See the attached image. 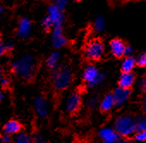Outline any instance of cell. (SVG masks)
I'll use <instances>...</instances> for the list:
<instances>
[{"label": "cell", "mask_w": 146, "mask_h": 143, "mask_svg": "<svg viewBox=\"0 0 146 143\" xmlns=\"http://www.w3.org/2000/svg\"><path fill=\"white\" fill-rule=\"evenodd\" d=\"M11 70L17 76L30 80L34 78L36 70L35 59L32 55H23L11 64Z\"/></svg>", "instance_id": "6da1fadb"}, {"label": "cell", "mask_w": 146, "mask_h": 143, "mask_svg": "<svg viewBox=\"0 0 146 143\" xmlns=\"http://www.w3.org/2000/svg\"><path fill=\"white\" fill-rule=\"evenodd\" d=\"M114 130L120 137L126 140H132L136 131V118L131 114H124L118 116L113 124Z\"/></svg>", "instance_id": "7a4b0ae2"}, {"label": "cell", "mask_w": 146, "mask_h": 143, "mask_svg": "<svg viewBox=\"0 0 146 143\" xmlns=\"http://www.w3.org/2000/svg\"><path fill=\"white\" fill-rule=\"evenodd\" d=\"M73 74L70 68L67 65H60L53 68L52 72V81L57 91H64L71 84Z\"/></svg>", "instance_id": "3957f363"}, {"label": "cell", "mask_w": 146, "mask_h": 143, "mask_svg": "<svg viewBox=\"0 0 146 143\" xmlns=\"http://www.w3.org/2000/svg\"><path fill=\"white\" fill-rule=\"evenodd\" d=\"M105 74L101 73L95 65H88L83 73V80L88 88L93 89L102 84L105 80Z\"/></svg>", "instance_id": "277c9868"}, {"label": "cell", "mask_w": 146, "mask_h": 143, "mask_svg": "<svg viewBox=\"0 0 146 143\" xmlns=\"http://www.w3.org/2000/svg\"><path fill=\"white\" fill-rule=\"evenodd\" d=\"M105 53V46L100 40H92L87 43L84 48L85 57L92 61H96L102 58Z\"/></svg>", "instance_id": "5b68a950"}, {"label": "cell", "mask_w": 146, "mask_h": 143, "mask_svg": "<svg viewBox=\"0 0 146 143\" xmlns=\"http://www.w3.org/2000/svg\"><path fill=\"white\" fill-rule=\"evenodd\" d=\"M83 99L79 92H72L67 98L65 103V110L70 114L74 115L78 113L82 106Z\"/></svg>", "instance_id": "8992f818"}, {"label": "cell", "mask_w": 146, "mask_h": 143, "mask_svg": "<svg viewBox=\"0 0 146 143\" xmlns=\"http://www.w3.org/2000/svg\"><path fill=\"white\" fill-rule=\"evenodd\" d=\"M34 107L35 113L39 117L45 118L48 116L50 111V104L45 97L41 95L36 96L35 98Z\"/></svg>", "instance_id": "52a82bcc"}, {"label": "cell", "mask_w": 146, "mask_h": 143, "mask_svg": "<svg viewBox=\"0 0 146 143\" xmlns=\"http://www.w3.org/2000/svg\"><path fill=\"white\" fill-rule=\"evenodd\" d=\"M48 17L52 23L53 28L62 27L63 23H64V18L63 11L60 10L54 4L51 5L48 8Z\"/></svg>", "instance_id": "ba28073f"}, {"label": "cell", "mask_w": 146, "mask_h": 143, "mask_svg": "<svg viewBox=\"0 0 146 143\" xmlns=\"http://www.w3.org/2000/svg\"><path fill=\"white\" fill-rule=\"evenodd\" d=\"M131 90L130 89H125L122 87H117L113 92V98L115 101V107H122L125 104V103L129 100L131 97Z\"/></svg>", "instance_id": "9c48e42d"}, {"label": "cell", "mask_w": 146, "mask_h": 143, "mask_svg": "<svg viewBox=\"0 0 146 143\" xmlns=\"http://www.w3.org/2000/svg\"><path fill=\"white\" fill-rule=\"evenodd\" d=\"M98 135L102 143H113L120 138V135L114 130V128H102L99 130Z\"/></svg>", "instance_id": "30bf717a"}, {"label": "cell", "mask_w": 146, "mask_h": 143, "mask_svg": "<svg viewBox=\"0 0 146 143\" xmlns=\"http://www.w3.org/2000/svg\"><path fill=\"white\" fill-rule=\"evenodd\" d=\"M125 47L126 45L125 44V42L118 38L113 39L109 42L110 52L115 58H121L125 56Z\"/></svg>", "instance_id": "8fae6325"}, {"label": "cell", "mask_w": 146, "mask_h": 143, "mask_svg": "<svg viewBox=\"0 0 146 143\" xmlns=\"http://www.w3.org/2000/svg\"><path fill=\"white\" fill-rule=\"evenodd\" d=\"M31 34V22L26 17H22L19 21L17 35L22 39H29Z\"/></svg>", "instance_id": "7c38bea8"}, {"label": "cell", "mask_w": 146, "mask_h": 143, "mask_svg": "<svg viewBox=\"0 0 146 143\" xmlns=\"http://www.w3.org/2000/svg\"><path fill=\"white\" fill-rule=\"evenodd\" d=\"M67 43V39L65 38L62 27L58 28H53L52 31V46L57 48H62L64 47Z\"/></svg>", "instance_id": "4fadbf2b"}, {"label": "cell", "mask_w": 146, "mask_h": 143, "mask_svg": "<svg viewBox=\"0 0 146 143\" xmlns=\"http://www.w3.org/2000/svg\"><path fill=\"white\" fill-rule=\"evenodd\" d=\"M136 81V76L132 72H126V73H122L120 75L118 85L119 87L125 88V89H131Z\"/></svg>", "instance_id": "5bb4252c"}, {"label": "cell", "mask_w": 146, "mask_h": 143, "mask_svg": "<svg viewBox=\"0 0 146 143\" xmlns=\"http://www.w3.org/2000/svg\"><path fill=\"white\" fill-rule=\"evenodd\" d=\"M114 107H115V101L113 92L106 94L100 101L99 109L102 113H108L111 111Z\"/></svg>", "instance_id": "9a60e30c"}, {"label": "cell", "mask_w": 146, "mask_h": 143, "mask_svg": "<svg viewBox=\"0 0 146 143\" xmlns=\"http://www.w3.org/2000/svg\"><path fill=\"white\" fill-rule=\"evenodd\" d=\"M4 133L11 135H16L22 131V124L17 120H10L4 126Z\"/></svg>", "instance_id": "2e32d148"}, {"label": "cell", "mask_w": 146, "mask_h": 143, "mask_svg": "<svg viewBox=\"0 0 146 143\" xmlns=\"http://www.w3.org/2000/svg\"><path fill=\"white\" fill-rule=\"evenodd\" d=\"M136 65V58L133 56H125L121 61L120 67L123 73H126V72H132Z\"/></svg>", "instance_id": "e0dca14e"}, {"label": "cell", "mask_w": 146, "mask_h": 143, "mask_svg": "<svg viewBox=\"0 0 146 143\" xmlns=\"http://www.w3.org/2000/svg\"><path fill=\"white\" fill-rule=\"evenodd\" d=\"M13 143H34V138L27 132H20L16 134Z\"/></svg>", "instance_id": "ac0fdd59"}, {"label": "cell", "mask_w": 146, "mask_h": 143, "mask_svg": "<svg viewBox=\"0 0 146 143\" xmlns=\"http://www.w3.org/2000/svg\"><path fill=\"white\" fill-rule=\"evenodd\" d=\"M93 28L96 32H103L106 29V21L102 16H97L93 22Z\"/></svg>", "instance_id": "d6986e66"}, {"label": "cell", "mask_w": 146, "mask_h": 143, "mask_svg": "<svg viewBox=\"0 0 146 143\" xmlns=\"http://www.w3.org/2000/svg\"><path fill=\"white\" fill-rule=\"evenodd\" d=\"M59 59H60V54L58 52H54L50 54V56L48 57L47 60H46V65L51 68V69H53L55 68L57 65H58V63L59 61Z\"/></svg>", "instance_id": "ffe728a7"}, {"label": "cell", "mask_w": 146, "mask_h": 143, "mask_svg": "<svg viewBox=\"0 0 146 143\" xmlns=\"http://www.w3.org/2000/svg\"><path fill=\"white\" fill-rule=\"evenodd\" d=\"M100 98H99V96L98 95H92L90 96L89 98H88V101H87V107L89 110H96L99 104H100Z\"/></svg>", "instance_id": "44dd1931"}, {"label": "cell", "mask_w": 146, "mask_h": 143, "mask_svg": "<svg viewBox=\"0 0 146 143\" xmlns=\"http://www.w3.org/2000/svg\"><path fill=\"white\" fill-rule=\"evenodd\" d=\"M144 129H146V116L145 115L136 118V131L140 132Z\"/></svg>", "instance_id": "7402d4cb"}, {"label": "cell", "mask_w": 146, "mask_h": 143, "mask_svg": "<svg viewBox=\"0 0 146 143\" xmlns=\"http://www.w3.org/2000/svg\"><path fill=\"white\" fill-rule=\"evenodd\" d=\"M136 63L137 65L139 67H145L146 66V51L142 52L137 55L136 58Z\"/></svg>", "instance_id": "603a6c76"}, {"label": "cell", "mask_w": 146, "mask_h": 143, "mask_svg": "<svg viewBox=\"0 0 146 143\" xmlns=\"http://www.w3.org/2000/svg\"><path fill=\"white\" fill-rule=\"evenodd\" d=\"M132 140L138 141V142H145L146 141V129L135 133V134L132 136Z\"/></svg>", "instance_id": "cb8c5ba5"}, {"label": "cell", "mask_w": 146, "mask_h": 143, "mask_svg": "<svg viewBox=\"0 0 146 143\" xmlns=\"http://www.w3.org/2000/svg\"><path fill=\"white\" fill-rule=\"evenodd\" d=\"M42 25L44 27V29L46 30H49L50 29L53 28V25H52V23L51 21V19L49 18L48 16H46L43 20H42Z\"/></svg>", "instance_id": "d4e9b609"}, {"label": "cell", "mask_w": 146, "mask_h": 143, "mask_svg": "<svg viewBox=\"0 0 146 143\" xmlns=\"http://www.w3.org/2000/svg\"><path fill=\"white\" fill-rule=\"evenodd\" d=\"M68 2H69V0H53V4L55 5H57L62 11H64V9L67 5Z\"/></svg>", "instance_id": "484cf974"}, {"label": "cell", "mask_w": 146, "mask_h": 143, "mask_svg": "<svg viewBox=\"0 0 146 143\" xmlns=\"http://www.w3.org/2000/svg\"><path fill=\"white\" fill-rule=\"evenodd\" d=\"M138 88L142 93H146V78H142L139 80Z\"/></svg>", "instance_id": "4316f807"}, {"label": "cell", "mask_w": 146, "mask_h": 143, "mask_svg": "<svg viewBox=\"0 0 146 143\" xmlns=\"http://www.w3.org/2000/svg\"><path fill=\"white\" fill-rule=\"evenodd\" d=\"M1 140L3 143H11L12 141V135L4 133L3 136L1 137Z\"/></svg>", "instance_id": "83f0119b"}, {"label": "cell", "mask_w": 146, "mask_h": 143, "mask_svg": "<svg viewBox=\"0 0 146 143\" xmlns=\"http://www.w3.org/2000/svg\"><path fill=\"white\" fill-rule=\"evenodd\" d=\"M134 53V49L131 46H126L125 51V56H132Z\"/></svg>", "instance_id": "f1b7e54d"}, {"label": "cell", "mask_w": 146, "mask_h": 143, "mask_svg": "<svg viewBox=\"0 0 146 143\" xmlns=\"http://www.w3.org/2000/svg\"><path fill=\"white\" fill-rule=\"evenodd\" d=\"M34 143H46L44 138L40 134H36L34 137Z\"/></svg>", "instance_id": "f546056e"}, {"label": "cell", "mask_w": 146, "mask_h": 143, "mask_svg": "<svg viewBox=\"0 0 146 143\" xmlns=\"http://www.w3.org/2000/svg\"><path fill=\"white\" fill-rule=\"evenodd\" d=\"M141 110H142V112L143 113V115L146 116V94L143 98L142 104H141Z\"/></svg>", "instance_id": "4dcf8cb0"}, {"label": "cell", "mask_w": 146, "mask_h": 143, "mask_svg": "<svg viewBox=\"0 0 146 143\" xmlns=\"http://www.w3.org/2000/svg\"><path fill=\"white\" fill-rule=\"evenodd\" d=\"M14 48V42L11 41H9L6 44H5V49L6 51H11Z\"/></svg>", "instance_id": "1f68e13d"}, {"label": "cell", "mask_w": 146, "mask_h": 143, "mask_svg": "<svg viewBox=\"0 0 146 143\" xmlns=\"http://www.w3.org/2000/svg\"><path fill=\"white\" fill-rule=\"evenodd\" d=\"M0 84H1V86L3 87H7L9 86V84H10V80L7 78L4 77L1 80H0Z\"/></svg>", "instance_id": "d6a6232c"}, {"label": "cell", "mask_w": 146, "mask_h": 143, "mask_svg": "<svg viewBox=\"0 0 146 143\" xmlns=\"http://www.w3.org/2000/svg\"><path fill=\"white\" fill-rule=\"evenodd\" d=\"M6 52V49H5V45L0 41V57H1Z\"/></svg>", "instance_id": "836d02e7"}, {"label": "cell", "mask_w": 146, "mask_h": 143, "mask_svg": "<svg viewBox=\"0 0 146 143\" xmlns=\"http://www.w3.org/2000/svg\"><path fill=\"white\" fill-rule=\"evenodd\" d=\"M4 78V73H3V69L2 67L0 66V80H1L2 79Z\"/></svg>", "instance_id": "e575fe53"}, {"label": "cell", "mask_w": 146, "mask_h": 143, "mask_svg": "<svg viewBox=\"0 0 146 143\" xmlns=\"http://www.w3.org/2000/svg\"><path fill=\"white\" fill-rule=\"evenodd\" d=\"M3 98H4V93H3V92L1 90H0V103L2 102Z\"/></svg>", "instance_id": "d590c367"}, {"label": "cell", "mask_w": 146, "mask_h": 143, "mask_svg": "<svg viewBox=\"0 0 146 143\" xmlns=\"http://www.w3.org/2000/svg\"><path fill=\"white\" fill-rule=\"evenodd\" d=\"M2 11H3V7L0 5V13H2Z\"/></svg>", "instance_id": "8d00e7d4"}, {"label": "cell", "mask_w": 146, "mask_h": 143, "mask_svg": "<svg viewBox=\"0 0 146 143\" xmlns=\"http://www.w3.org/2000/svg\"><path fill=\"white\" fill-rule=\"evenodd\" d=\"M75 1H78V2H80V1H82V0H75Z\"/></svg>", "instance_id": "74e56055"}, {"label": "cell", "mask_w": 146, "mask_h": 143, "mask_svg": "<svg viewBox=\"0 0 146 143\" xmlns=\"http://www.w3.org/2000/svg\"><path fill=\"white\" fill-rule=\"evenodd\" d=\"M49 143H52V142H49Z\"/></svg>", "instance_id": "f35d334b"}]
</instances>
